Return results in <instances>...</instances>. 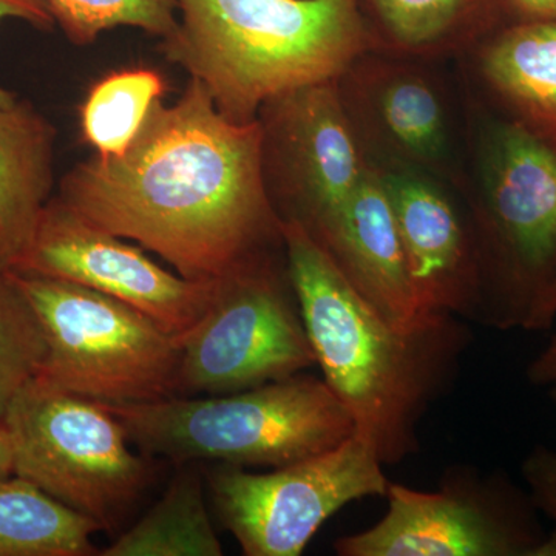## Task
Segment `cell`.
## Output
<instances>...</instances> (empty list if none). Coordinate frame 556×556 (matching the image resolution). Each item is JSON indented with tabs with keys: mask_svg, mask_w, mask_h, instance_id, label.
Returning a JSON list of instances; mask_svg holds the SVG:
<instances>
[{
	"mask_svg": "<svg viewBox=\"0 0 556 556\" xmlns=\"http://www.w3.org/2000/svg\"><path fill=\"white\" fill-rule=\"evenodd\" d=\"M313 239L351 287L394 327L412 329L430 317L417 306L393 208L375 167L338 217Z\"/></svg>",
	"mask_w": 556,
	"mask_h": 556,
	"instance_id": "15",
	"label": "cell"
},
{
	"mask_svg": "<svg viewBox=\"0 0 556 556\" xmlns=\"http://www.w3.org/2000/svg\"><path fill=\"white\" fill-rule=\"evenodd\" d=\"M257 123L263 181L277 217L317 237L371 169L336 80L270 98Z\"/></svg>",
	"mask_w": 556,
	"mask_h": 556,
	"instance_id": "11",
	"label": "cell"
},
{
	"mask_svg": "<svg viewBox=\"0 0 556 556\" xmlns=\"http://www.w3.org/2000/svg\"><path fill=\"white\" fill-rule=\"evenodd\" d=\"M471 51L508 118L556 149V20L511 21Z\"/></svg>",
	"mask_w": 556,
	"mask_h": 556,
	"instance_id": "18",
	"label": "cell"
},
{
	"mask_svg": "<svg viewBox=\"0 0 556 556\" xmlns=\"http://www.w3.org/2000/svg\"><path fill=\"white\" fill-rule=\"evenodd\" d=\"M380 521L336 541L340 556H532L536 507L507 478L450 467L434 492L390 482Z\"/></svg>",
	"mask_w": 556,
	"mask_h": 556,
	"instance_id": "9",
	"label": "cell"
},
{
	"mask_svg": "<svg viewBox=\"0 0 556 556\" xmlns=\"http://www.w3.org/2000/svg\"><path fill=\"white\" fill-rule=\"evenodd\" d=\"M123 240L79 217L56 197L47 203L30 247L10 270L93 289L185 338L211 309L218 278L189 280Z\"/></svg>",
	"mask_w": 556,
	"mask_h": 556,
	"instance_id": "13",
	"label": "cell"
},
{
	"mask_svg": "<svg viewBox=\"0 0 556 556\" xmlns=\"http://www.w3.org/2000/svg\"><path fill=\"white\" fill-rule=\"evenodd\" d=\"M51 16L75 46H90L102 33L139 28L166 39L178 27L175 0H46Z\"/></svg>",
	"mask_w": 556,
	"mask_h": 556,
	"instance_id": "22",
	"label": "cell"
},
{
	"mask_svg": "<svg viewBox=\"0 0 556 556\" xmlns=\"http://www.w3.org/2000/svg\"><path fill=\"white\" fill-rule=\"evenodd\" d=\"M527 379L533 386H556V329L547 345L527 367Z\"/></svg>",
	"mask_w": 556,
	"mask_h": 556,
	"instance_id": "26",
	"label": "cell"
},
{
	"mask_svg": "<svg viewBox=\"0 0 556 556\" xmlns=\"http://www.w3.org/2000/svg\"><path fill=\"white\" fill-rule=\"evenodd\" d=\"M376 170L393 208L420 314H450L479 324L482 260L471 215L445 182L430 175Z\"/></svg>",
	"mask_w": 556,
	"mask_h": 556,
	"instance_id": "14",
	"label": "cell"
},
{
	"mask_svg": "<svg viewBox=\"0 0 556 556\" xmlns=\"http://www.w3.org/2000/svg\"><path fill=\"white\" fill-rule=\"evenodd\" d=\"M100 555L222 556L199 470L182 467L159 503Z\"/></svg>",
	"mask_w": 556,
	"mask_h": 556,
	"instance_id": "20",
	"label": "cell"
},
{
	"mask_svg": "<svg viewBox=\"0 0 556 556\" xmlns=\"http://www.w3.org/2000/svg\"><path fill=\"white\" fill-rule=\"evenodd\" d=\"M13 475L113 529L148 489L152 470L135 455L121 420L101 402L31 379L0 420Z\"/></svg>",
	"mask_w": 556,
	"mask_h": 556,
	"instance_id": "7",
	"label": "cell"
},
{
	"mask_svg": "<svg viewBox=\"0 0 556 556\" xmlns=\"http://www.w3.org/2000/svg\"><path fill=\"white\" fill-rule=\"evenodd\" d=\"M371 50L434 61L466 53L515 21L511 0H361Z\"/></svg>",
	"mask_w": 556,
	"mask_h": 556,
	"instance_id": "16",
	"label": "cell"
},
{
	"mask_svg": "<svg viewBox=\"0 0 556 556\" xmlns=\"http://www.w3.org/2000/svg\"><path fill=\"white\" fill-rule=\"evenodd\" d=\"M166 84L152 68L109 73L87 93L79 109L80 137L101 156L123 155L148 118L153 102L163 100Z\"/></svg>",
	"mask_w": 556,
	"mask_h": 556,
	"instance_id": "21",
	"label": "cell"
},
{
	"mask_svg": "<svg viewBox=\"0 0 556 556\" xmlns=\"http://www.w3.org/2000/svg\"><path fill=\"white\" fill-rule=\"evenodd\" d=\"M46 353L35 311L10 270L0 269V420L14 396L39 375Z\"/></svg>",
	"mask_w": 556,
	"mask_h": 556,
	"instance_id": "23",
	"label": "cell"
},
{
	"mask_svg": "<svg viewBox=\"0 0 556 556\" xmlns=\"http://www.w3.org/2000/svg\"><path fill=\"white\" fill-rule=\"evenodd\" d=\"M515 21L556 20V0H511Z\"/></svg>",
	"mask_w": 556,
	"mask_h": 556,
	"instance_id": "27",
	"label": "cell"
},
{
	"mask_svg": "<svg viewBox=\"0 0 556 556\" xmlns=\"http://www.w3.org/2000/svg\"><path fill=\"white\" fill-rule=\"evenodd\" d=\"M285 258L325 382L383 466L420 448L419 426L457 378L471 343L463 318L433 314L412 329L394 327L298 223H281Z\"/></svg>",
	"mask_w": 556,
	"mask_h": 556,
	"instance_id": "2",
	"label": "cell"
},
{
	"mask_svg": "<svg viewBox=\"0 0 556 556\" xmlns=\"http://www.w3.org/2000/svg\"><path fill=\"white\" fill-rule=\"evenodd\" d=\"M548 397H551L552 404L556 407V386L551 387V391H548Z\"/></svg>",
	"mask_w": 556,
	"mask_h": 556,
	"instance_id": "31",
	"label": "cell"
},
{
	"mask_svg": "<svg viewBox=\"0 0 556 556\" xmlns=\"http://www.w3.org/2000/svg\"><path fill=\"white\" fill-rule=\"evenodd\" d=\"M13 475V452L5 427L0 424V481Z\"/></svg>",
	"mask_w": 556,
	"mask_h": 556,
	"instance_id": "28",
	"label": "cell"
},
{
	"mask_svg": "<svg viewBox=\"0 0 556 556\" xmlns=\"http://www.w3.org/2000/svg\"><path fill=\"white\" fill-rule=\"evenodd\" d=\"M430 62L367 50L336 86L375 169L420 172L464 190L455 109Z\"/></svg>",
	"mask_w": 556,
	"mask_h": 556,
	"instance_id": "12",
	"label": "cell"
},
{
	"mask_svg": "<svg viewBox=\"0 0 556 556\" xmlns=\"http://www.w3.org/2000/svg\"><path fill=\"white\" fill-rule=\"evenodd\" d=\"M161 50L237 124L285 91L336 80L371 50L361 0H175Z\"/></svg>",
	"mask_w": 556,
	"mask_h": 556,
	"instance_id": "3",
	"label": "cell"
},
{
	"mask_svg": "<svg viewBox=\"0 0 556 556\" xmlns=\"http://www.w3.org/2000/svg\"><path fill=\"white\" fill-rule=\"evenodd\" d=\"M521 473L533 506L556 526V450L538 445L527 455Z\"/></svg>",
	"mask_w": 556,
	"mask_h": 556,
	"instance_id": "24",
	"label": "cell"
},
{
	"mask_svg": "<svg viewBox=\"0 0 556 556\" xmlns=\"http://www.w3.org/2000/svg\"><path fill=\"white\" fill-rule=\"evenodd\" d=\"M58 199L189 280H217L283 247L263 181L257 119L225 118L192 78L174 104L153 102L123 155L94 153L68 170Z\"/></svg>",
	"mask_w": 556,
	"mask_h": 556,
	"instance_id": "1",
	"label": "cell"
},
{
	"mask_svg": "<svg viewBox=\"0 0 556 556\" xmlns=\"http://www.w3.org/2000/svg\"><path fill=\"white\" fill-rule=\"evenodd\" d=\"M56 129L31 102L0 108V269L30 247L54 185Z\"/></svg>",
	"mask_w": 556,
	"mask_h": 556,
	"instance_id": "17",
	"label": "cell"
},
{
	"mask_svg": "<svg viewBox=\"0 0 556 556\" xmlns=\"http://www.w3.org/2000/svg\"><path fill=\"white\" fill-rule=\"evenodd\" d=\"M383 467L367 442L353 434L289 466L265 473L223 466L207 481L218 518L244 555L299 556L348 504L387 495Z\"/></svg>",
	"mask_w": 556,
	"mask_h": 556,
	"instance_id": "10",
	"label": "cell"
},
{
	"mask_svg": "<svg viewBox=\"0 0 556 556\" xmlns=\"http://www.w3.org/2000/svg\"><path fill=\"white\" fill-rule=\"evenodd\" d=\"M144 455L178 466L278 468L338 447L354 422L324 379L302 375L218 396L104 404Z\"/></svg>",
	"mask_w": 556,
	"mask_h": 556,
	"instance_id": "4",
	"label": "cell"
},
{
	"mask_svg": "<svg viewBox=\"0 0 556 556\" xmlns=\"http://www.w3.org/2000/svg\"><path fill=\"white\" fill-rule=\"evenodd\" d=\"M556 318V281L548 292L543 311H541V329H548L554 325Z\"/></svg>",
	"mask_w": 556,
	"mask_h": 556,
	"instance_id": "29",
	"label": "cell"
},
{
	"mask_svg": "<svg viewBox=\"0 0 556 556\" xmlns=\"http://www.w3.org/2000/svg\"><path fill=\"white\" fill-rule=\"evenodd\" d=\"M5 20L24 21L43 31L56 24L46 0H0V22ZM16 101V94L0 87V108H10Z\"/></svg>",
	"mask_w": 556,
	"mask_h": 556,
	"instance_id": "25",
	"label": "cell"
},
{
	"mask_svg": "<svg viewBox=\"0 0 556 556\" xmlns=\"http://www.w3.org/2000/svg\"><path fill=\"white\" fill-rule=\"evenodd\" d=\"M10 273L46 339L38 378L104 404L177 396L181 338L141 311L93 289Z\"/></svg>",
	"mask_w": 556,
	"mask_h": 556,
	"instance_id": "6",
	"label": "cell"
},
{
	"mask_svg": "<svg viewBox=\"0 0 556 556\" xmlns=\"http://www.w3.org/2000/svg\"><path fill=\"white\" fill-rule=\"evenodd\" d=\"M532 556H556V526L548 535H544L540 544L533 548Z\"/></svg>",
	"mask_w": 556,
	"mask_h": 556,
	"instance_id": "30",
	"label": "cell"
},
{
	"mask_svg": "<svg viewBox=\"0 0 556 556\" xmlns=\"http://www.w3.org/2000/svg\"><path fill=\"white\" fill-rule=\"evenodd\" d=\"M98 530L93 519L27 479L11 475L0 481V556L97 555L91 536Z\"/></svg>",
	"mask_w": 556,
	"mask_h": 556,
	"instance_id": "19",
	"label": "cell"
},
{
	"mask_svg": "<svg viewBox=\"0 0 556 556\" xmlns=\"http://www.w3.org/2000/svg\"><path fill=\"white\" fill-rule=\"evenodd\" d=\"M467 190L482 260L479 324L540 331L556 281V149L515 119L492 121Z\"/></svg>",
	"mask_w": 556,
	"mask_h": 556,
	"instance_id": "5",
	"label": "cell"
},
{
	"mask_svg": "<svg viewBox=\"0 0 556 556\" xmlns=\"http://www.w3.org/2000/svg\"><path fill=\"white\" fill-rule=\"evenodd\" d=\"M276 249L218 278L211 309L181 338L177 396H218L317 365L298 298Z\"/></svg>",
	"mask_w": 556,
	"mask_h": 556,
	"instance_id": "8",
	"label": "cell"
}]
</instances>
